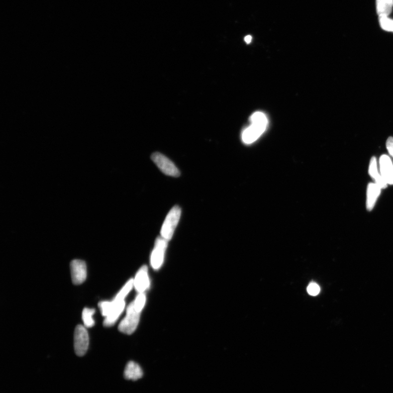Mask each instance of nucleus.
<instances>
[{"label": "nucleus", "mask_w": 393, "mask_h": 393, "mask_svg": "<svg viewBox=\"0 0 393 393\" xmlns=\"http://www.w3.org/2000/svg\"><path fill=\"white\" fill-rule=\"evenodd\" d=\"M137 310L140 312L143 309L145 302V295L144 293H140L137 296L135 301H134Z\"/></svg>", "instance_id": "nucleus-18"}, {"label": "nucleus", "mask_w": 393, "mask_h": 393, "mask_svg": "<svg viewBox=\"0 0 393 393\" xmlns=\"http://www.w3.org/2000/svg\"><path fill=\"white\" fill-rule=\"evenodd\" d=\"M75 350L78 356L86 355L89 345V337L86 327L78 325L76 328L74 338Z\"/></svg>", "instance_id": "nucleus-6"}, {"label": "nucleus", "mask_w": 393, "mask_h": 393, "mask_svg": "<svg viewBox=\"0 0 393 393\" xmlns=\"http://www.w3.org/2000/svg\"><path fill=\"white\" fill-rule=\"evenodd\" d=\"M123 375L126 380L136 381L143 377V371L139 364L131 361L126 365Z\"/></svg>", "instance_id": "nucleus-11"}, {"label": "nucleus", "mask_w": 393, "mask_h": 393, "mask_svg": "<svg viewBox=\"0 0 393 393\" xmlns=\"http://www.w3.org/2000/svg\"><path fill=\"white\" fill-rule=\"evenodd\" d=\"M134 285V280L131 279L128 281L127 283L124 286L119 293L116 295L114 299L117 301L124 300L125 297L130 293L132 290L133 286Z\"/></svg>", "instance_id": "nucleus-15"}, {"label": "nucleus", "mask_w": 393, "mask_h": 393, "mask_svg": "<svg viewBox=\"0 0 393 393\" xmlns=\"http://www.w3.org/2000/svg\"><path fill=\"white\" fill-rule=\"evenodd\" d=\"M134 285L138 293H144L149 286L148 268L143 266L140 268L134 281Z\"/></svg>", "instance_id": "nucleus-10"}, {"label": "nucleus", "mask_w": 393, "mask_h": 393, "mask_svg": "<svg viewBox=\"0 0 393 393\" xmlns=\"http://www.w3.org/2000/svg\"><path fill=\"white\" fill-rule=\"evenodd\" d=\"M307 293L311 295L316 296L318 295L320 292L319 286L314 283H312L308 286L307 289Z\"/></svg>", "instance_id": "nucleus-19"}, {"label": "nucleus", "mask_w": 393, "mask_h": 393, "mask_svg": "<svg viewBox=\"0 0 393 393\" xmlns=\"http://www.w3.org/2000/svg\"><path fill=\"white\" fill-rule=\"evenodd\" d=\"M102 315L105 317L103 325L108 327L114 325L124 309V300L118 301L114 299L111 301H101L98 304Z\"/></svg>", "instance_id": "nucleus-2"}, {"label": "nucleus", "mask_w": 393, "mask_h": 393, "mask_svg": "<svg viewBox=\"0 0 393 393\" xmlns=\"http://www.w3.org/2000/svg\"><path fill=\"white\" fill-rule=\"evenodd\" d=\"M252 36L250 35L246 36L244 40L246 43L249 44L251 43L252 41Z\"/></svg>", "instance_id": "nucleus-22"}, {"label": "nucleus", "mask_w": 393, "mask_h": 393, "mask_svg": "<svg viewBox=\"0 0 393 393\" xmlns=\"http://www.w3.org/2000/svg\"><path fill=\"white\" fill-rule=\"evenodd\" d=\"M381 189L376 183H370L367 190V208L372 211L375 205L379 196L381 194Z\"/></svg>", "instance_id": "nucleus-12"}, {"label": "nucleus", "mask_w": 393, "mask_h": 393, "mask_svg": "<svg viewBox=\"0 0 393 393\" xmlns=\"http://www.w3.org/2000/svg\"><path fill=\"white\" fill-rule=\"evenodd\" d=\"M168 241L161 237H157L151 257V266L155 269L160 268L164 262L165 251L168 245Z\"/></svg>", "instance_id": "nucleus-7"}, {"label": "nucleus", "mask_w": 393, "mask_h": 393, "mask_svg": "<svg viewBox=\"0 0 393 393\" xmlns=\"http://www.w3.org/2000/svg\"><path fill=\"white\" fill-rule=\"evenodd\" d=\"M376 10L379 16H389L393 7V0H376Z\"/></svg>", "instance_id": "nucleus-13"}, {"label": "nucleus", "mask_w": 393, "mask_h": 393, "mask_svg": "<svg viewBox=\"0 0 393 393\" xmlns=\"http://www.w3.org/2000/svg\"><path fill=\"white\" fill-rule=\"evenodd\" d=\"M139 317L140 312L137 310L133 301L127 307L126 315L119 324L120 332L126 334L133 333L138 326Z\"/></svg>", "instance_id": "nucleus-4"}, {"label": "nucleus", "mask_w": 393, "mask_h": 393, "mask_svg": "<svg viewBox=\"0 0 393 393\" xmlns=\"http://www.w3.org/2000/svg\"><path fill=\"white\" fill-rule=\"evenodd\" d=\"M381 175L389 185H393V164L390 157L382 155L380 159Z\"/></svg>", "instance_id": "nucleus-9"}, {"label": "nucleus", "mask_w": 393, "mask_h": 393, "mask_svg": "<svg viewBox=\"0 0 393 393\" xmlns=\"http://www.w3.org/2000/svg\"><path fill=\"white\" fill-rule=\"evenodd\" d=\"M151 158L165 175L173 177H178L181 175L175 164L165 155L160 153H154Z\"/></svg>", "instance_id": "nucleus-5"}, {"label": "nucleus", "mask_w": 393, "mask_h": 393, "mask_svg": "<svg viewBox=\"0 0 393 393\" xmlns=\"http://www.w3.org/2000/svg\"><path fill=\"white\" fill-rule=\"evenodd\" d=\"M369 173L370 177H371L374 180H375L380 175L379 173L378 169L377 160H376L375 157H373L371 160H370L369 168Z\"/></svg>", "instance_id": "nucleus-17"}, {"label": "nucleus", "mask_w": 393, "mask_h": 393, "mask_svg": "<svg viewBox=\"0 0 393 393\" xmlns=\"http://www.w3.org/2000/svg\"><path fill=\"white\" fill-rule=\"evenodd\" d=\"M251 125L243 133L242 139L245 144L254 143L266 130L268 119L266 115L257 111L251 117Z\"/></svg>", "instance_id": "nucleus-1"}, {"label": "nucleus", "mask_w": 393, "mask_h": 393, "mask_svg": "<svg viewBox=\"0 0 393 393\" xmlns=\"http://www.w3.org/2000/svg\"><path fill=\"white\" fill-rule=\"evenodd\" d=\"M386 147L390 155L393 158V137H390L387 139Z\"/></svg>", "instance_id": "nucleus-21"}, {"label": "nucleus", "mask_w": 393, "mask_h": 393, "mask_svg": "<svg viewBox=\"0 0 393 393\" xmlns=\"http://www.w3.org/2000/svg\"><path fill=\"white\" fill-rule=\"evenodd\" d=\"M375 183L381 189H385L387 187L388 183L386 182V180L381 175L375 180Z\"/></svg>", "instance_id": "nucleus-20"}, {"label": "nucleus", "mask_w": 393, "mask_h": 393, "mask_svg": "<svg viewBox=\"0 0 393 393\" xmlns=\"http://www.w3.org/2000/svg\"><path fill=\"white\" fill-rule=\"evenodd\" d=\"M71 277L73 283L81 285L85 282L87 277V265L85 262L75 260L71 263Z\"/></svg>", "instance_id": "nucleus-8"}, {"label": "nucleus", "mask_w": 393, "mask_h": 393, "mask_svg": "<svg viewBox=\"0 0 393 393\" xmlns=\"http://www.w3.org/2000/svg\"><path fill=\"white\" fill-rule=\"evenodd\" d=\"M182 210L178 205L168 212L161 230V236L168 241L171 240L181 218Z\"/></svg>", "instance_id": "nucleus-3"}, {"label": "nucleus", "mask_w": 393, "mask_h": 393, "mask_svg": "<svg viewBox=\"0 0 393 393\" xmlns=\"http://www.w3.org/2000/svg\"><path fill=\"white\" fill-rule=\"evenodd\" d=\"M379 23L384 30L393 32V19L389 16H379Z\"/></svg>", "instance_id": "nucleus-16"}, {"label": "nucleus", "mask_w": 393, "mask_h": 393, "mask_svg": "<svg viewBox=\"0 0 393 393\" xmlns=\"http://www.w3.org/2000/svg\"><path fill=\"white\" fill-rule=\"evenodd\" d=\"M95 310L94 308L86 307L84 308L82 313V319L84 324V327L86 328H92L95 325V321L93 318Z\"/></svg>", "instance_id": "nucleus-14"}]
</instances>
